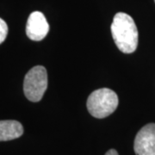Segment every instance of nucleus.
Returning <instances> with one entry per match:
<instances>
[{
    "instance_id": "1",
    "label": "nucleus",
    "mask_w": 155,
    "mask_h": 155,
    "mask_svg": "<svg viewBox=\"0 0 155 155\" xmlns=\"http://www.w3.org/2000/svg\"><path fill=\"white\" fill-rule=\"evenodd\" d=\"M111 34L118 49L132 54L138 46L139 34L134 19L124 12H118L111 23Z\"/></svg>"
},
{
    "instance_id": "2",
    "label": "nucleus",
    "mask_w": 155,
    "mask_h": 155,
    "mask_svg": "<svg viewBox=\"0 0 155 155\" xmlns=\"http://www.w3.org/2000/svg\"><path fill=\"white\" fill-rule=\"evenodd\" d=\"M119 104L116 93L110 89L102 88L91 92L87 99V110L96 118H104L116 110Z\"/></svg>"
},
{
    "instance_id": "3",
    "label": "nucleus",
    "mask_w": 155,
    "mask_h": 155,
    "mask_svg": "<svg viewBox=\"0 0 155 155\" xmlns=\"http://www.w3.org/2000/svg\"><path fill=\"white\" fill-rule=\"evenodd\" d=\"M48 88V72L44 67L36 66L25 75L23 91L25 97L31 102H39Z\"/></svg>"
},
{
    "instance_id": "4",
    "label": "nucleus",
    "mask_w": 155,
    "mask_h": 155,
    "mask_svg": "<svg viewBox=\"0 0 155 155\" xmlns=\"http://www.w3.org/2000/svg\"><path fill=\"white\" fill-rule=\"evenodd\" d=\"M136 155H155V123H148L139 131L134 144Z\"/></svg>"
},
{
    "instance_id": "5",
    "label": "nucleus",
    "mask_w": 155,
    "mask_h": 155,
    "mask_svg": "<svg viewBox=\"0 0 155 155\" xmlns=\"http://www.w3.org/2000/svg\"><path fill=\"white\" fill-rule=\"evenodd\" d=\"M49 31V24L43 13L34 11L28 18L26 25V35L32 41H39L47 36Z\"/></svg>"
},
{
    "instance_id": "6",
    "label": "nucleus",
    "mask_w": 155,
    "mask_h": 155,
    "mask_svg": "<svg viewBox=\"0 0 155 155\" xmlns=\"http://www.w3.org/2000/svg\"><path fill=\"white\" fill-rule=\"evenodd\" d=\"M23 134L22 125L17 121H0V141L11 140L19 138Z\"/></svg>"
},
{
    "instance_id": "7",
    "label": "nucleus",
    "mask_w": 155,
    "mask_h": 155,
    "mask_svg": "<svg viewBox=\"0 0 155 155\" xmlns=\"http://www.w3.org/2000/svg\"><path fill=\"white\" fill-rule=\"evenodd\" d=\"M8 35V25L2 18H0V44L5 41Z\"/></svg>"
},
{
    "instance_id": "8",
    "label": "nucleus",
    "mask_w": 155,
    "mask_h": 155,
    "mask_svg": "<svg viewBox=\"0 0 155 155\" xmlns=\"http://www.w3.org/2000/svg\"><path fill=\"white\" fill-rule=\"evenodd\" d=\"M105 155H119V154H118V153H117L115 149H110V150H109V151L106 153Z\"/></svg>"
},
{
    "instance_id": "9",
    "label": "nucleus",
    "mask_w": 155,
    "mask_h": 155,
    "mask_svg": "<svg viewBox=\"0 0 155 155\" xmlns=\"http://www.w3.org/2000/svg\"><path fill=\"white\" fill-rule=\"evenodd\" d=\"M154 2H155V0H154Z\"/></svg>"
}]
</instances>
